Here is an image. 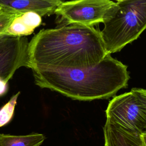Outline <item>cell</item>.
Returning <instances> with one entry per match:
<instances>
[{
	"label": "cell",
	"mask_w": 146,
	"mask_h": 146,
	"mask_svg": "<svg viewBox=\"0 0 146 146\" xmlns=\"http://www.w3.org/2000/svg\"><path fill=\"white\" fill-rule=\"evenodd\" d=\"M18 13L5 9L0 11V35L5 34L11 21Z\"/></svg>",
	"instance_id": "7c38bea8"
},
{
	"label": "cell",
	"mask_w": 146,
	"mask_h": 146,
	"mask_svg": "<svg viewBox=\"0 0 146 146\" xmlns=\"http://www.w3.org/2000/svg\"><path fill=\"white\" fill-rule=\"evenodd\" d=\"M115 5L110 0H78L62 1L55 13L64 25L76 24L86 26L103 23L104 19Z\"/></svg>",
	"instance_id": "5b68a950"
},
{
	"label": "cell",
	"mask_w": 146,
	"mask_h": 146,
	"mask_svg": "<svg viewBox=\"0 0 146 146\" xmlns=\"http://www.w3.org/2000/svg\"><path fill=\"white\" fill-rule=\"evenodd\" d=\"M104 146H105V145H104Z\"/></svg>",
	"instance_id": "9a60e30c"
},
{
	"label": "cell",
	"mask_w": 146,
	"mask_h": 146,
	"mask_svg": "<svg viewBox=\"0 0 146 146\" xmlns=\"http://www.w3.org/2000/svg\"><path fill=\"white\" fill-rule=\"evenodd\" d=\"M8 89L7 83L0 79V96L6 93Z\"/></svg>",
	"instance_id": "4fadbf2b"
},
{
	"label": "cell",
	"mask_w": 146,
	"mask_h": 146,
	"mask_svg": "<svg viewBox=\"0 0 146 146\" xmlns=\"http://www.w3.org/2000/svg\"><path fill=\"white\" fill-rule=\"evenodd\" d=\"M27 51L32 70L87 68L108 55L100 31L76 24L40 30L29 42Z\"/></svg>",
	"instance_id": "6da1fadb"
},
{
	"label": "cell",
	"mask_w": 146,
	"mask_h": 146,
	"mask_svg": "<svg viewBox=\"0 0 146 146\" xmlns=\"http://www.w3.org/2000/svg\"><path fill=\"white\" fill-rule=\"evenodd\" d=\"M28 39L26 36L0 35V79L6 83L21 67L29 68Z\"/></svg>",
	"instance_id": "8992f818"
},
{
	"label": "cell",
	"mask_w": 146,
	"mask_h": 146,
	"mask_svg": "<svg viewBox=\"0 0 146 146\" xmlns=\"http://www.w3.org/2000/svg\"><path fill=\"white\" fill-rule=\"evenodd\" d=\"M103 133L105 146H146V132L129 131L107 120Z\"/></svg>",
	"instance_id": "52a82bcc"
},
{
	"label": "cell",
	"mask_w": 146,
	"mask_h": 146,
	"mask_svg": "<svg viewBox=\"0 0 146 146\" xmlns=\"http://www.w3.org/2000/svg\"><path fill=\"white\" fill-rule=\"evenodd\" d=\"M36 85L74 100L91 101L116 96L130 78L128 66L107 55L95 66L74 69L32 70Z\"/></svg>",
	"instance_id": "7a4b0ae2"
},
{
	"label": "cell",
	"mask_w": 146,
	"mask_h": 146,
	"mask_svg": "<svg viewBox=\"0 0 146 146\" xmlns=\"http://www.w3.org/2000/svg\"><path fill=\"white\" fill-rule=\"evenodd\" d=\"M100 31L108 55L137 39L146 27V0H120L107 14Z\"/></svg>",
	"instance_id": "3957f363"
},
{
	"label": "cell",
	"mask_w": 146,
	"mask_h": 146,
	"mask_svg": "<svg viewBox=\"0 0 146 146\" xmlns=\"http://www.w3.org/2000/svg\"><path fill=\"white\" fill-rule=\"evenodd\" d=\"M107 120L137 133L146 132V90L133 88L115 96L106 110Z\"/></svg>",
	"instance_id": "277c9868"
},
{
	"label": "cell",
	"mask_w": 146,
	"mask_h": 146,
	"mask_svg": "<svg viewBox=\"0 0 146 146\" xmlns=\"http://www.w3.org/2000/svg\"><path fill=\"white\" fill-rule=\"evenodd\" d=\"M42 21V17L36 13L29 11L18 13L11 21L5 34L15 36L30 35L41 25Z\"/></svg>",
	"instance_id": "9c48e42d"
},
{
	"label": "cell",
	"mask_w": 146,
	"mask_h": 146,
	"mask_svg": "<svg viewBox=\"0 0 146 146\" xmlns=\"http://www.w3.org/2000/svg\"><path fill=\"white\" fill-rule=\"evenodd\" d=\"M21 92L14 95L3 107L0 108V128L8 124L13 118L17 99Z\"/></svg>",
	"instance_id": "8fae6325"
},
{
	"label": "cell",
	"mask_w": 146,
	"mask_h": 146,
	"mask_svg": "<svg viewBox=\"0 0 146 146\" xmlns=\"http://www.w3.org/2000/svg\"><path fill=\"white\" fill-rule=\"evenodd\" d=\"M3 10H4V9H3L2 7H1V6H0V11H1Z\"/></svg>",
	"instance_id": "5bb4252c"
},
{
	"label": "cell",
	"mask_w": 146,
	"mask_h": 146,
	"mask_svg": "<svg viewBox=\"0 0 146 146\" xmlns=\"http://www.w3.org/2000/svg\"><path fill=\"white\" fill-rule=\"evenodd\" d=\"M62 2L60 0H0V6L13 12L33 11L42 17L54 14Z\"/></svg>",
	"instance_id": "ba28073f"
},
{
	"label": "cell",
	"mask_w": 146,
	"mask_h": 146,
	"mask_svg": "<svg viewBox=\"0 0 146 146\" xmlns=\"http://www.w3.org/2000/svg\"><path fill=\"white\" fill-rule=\"evenodd\" d=\"M46 139L42 133L26 135L0 134V146H40Z\"/></svg>",
	"instance_id": "30bf717a"
}]
</instances>
